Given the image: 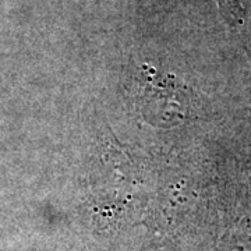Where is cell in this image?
<instances>
[{
  "label": "cell",
  "mask_w": 251,
  "mask_h": 251,
  "mask_svg": "<svg viewBox=\"0 0 251 251\" xmlns=\"http://www.w3.org/2000/svg\"><path fill=\"white\" fill-rule=\"evenodd\" d=\"M219 4V9L222 11L224 17L230 24H242L243 23V10L242 6L236 0H216Z\"/></svg>",
  "instance_id": "6da1fadb"
}]
</instances>
